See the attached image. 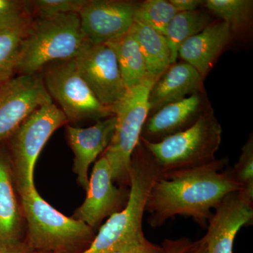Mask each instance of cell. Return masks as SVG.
I'll return each instance as SVG.
<instances>
[{
	"instance_id": "obj_1",
	"label": "cell",
	"mask_w": 253,
	"mask_h": 253,
	"mask_svg": "<svg viewBox=\"0 0 253 253\" xmlns=\"http://www.w3.org/2000/svg\"><path fill=\"white\" fill-rule=\"evenodd\" d=\"M228 163L229 158H221L201 167L161 174L148 196V224L159 227L176 216H184L206 229L222 199L240 191L231 169H224Z\"/></svg>"
},
{
	"instance_id": "obj_2",
	"label": "cell",
	"mask_w": 253,
	"mask_h": 253,
	"mask_svg": "<svg viewBox=\"0 0 253 253\" xmlns=\"http://www.w3.org/2000/svg\"><path fill=\"white\" fill-rule=\"evenodd\" d=\"M160 176L154 158L139 141L131 156L129 196L126 206L110 216L89 247L79 253H111L144 239L143 218L146 202L151 187Z\"/></svg>"
},
{
	"instance_id": "obj_3",
	"label": "cell",
	"mask_w": 253,
	"mask_h": 253,
	"mask_svg": "<svg viewBox=\"0 0 253 253\" xmlns=\"http://www.w3.org/2000/svg\"><path fill=\"white\" fill-rule=\"evenodd\" d=\"M88 44L78 14L37 18L21 42L16 71L36 74L50 63L74 60Z\"/></svg>"
},
{
	"instance_id": "obj_4",
	"label": "cell",
	"mask_w": 253,
	"mask_h": 253,
	"mask_svg": "<svg viewBox=\"0 0 253 253\" xmlns=\"http://www.w3.org/2000/svg\"><path fill=\"white\" fill-rule=\"evenodd\" d=\"M222 127L211 105L185 130L157 143L140 140L157 164L161 175L201 167L215 161Z\"/></svg>"
},
{
	"instance_id": "obj_5",
	"label": "cell",
	"mask_w": 253,
	"mask_h": 253,
	"mask_svg": "<svg viewBox=\"0 0 253 253\" xmlns=\"http://www.w3.org/2000/svg\"><path fill=\"white\" fill-rule=\"evenodd\" d=\"M28 224L26 244L32 251L73 253L89 245L94 239L92 228L76 218L56 211L42 198L36 189L21 196Z\"/></svg>"
},
{
	"instance_id": "obj_6",
	"label": "cell",
	"mask_w": 253,
	"mask_h": 253,
	"mask_svg": "<svg viewBox=\"0 0 253 253\" xmlns=\"http://www.w3.org/2000/svg\"><path fill=\"white\" fill-rule=\"evenodd\" d=\"M156 82L148 77L127 89L113 109L116 116L114 134L103 156L109 163L113 181L121 185L129 186L131 156L149 117V93Z\"/></svg>"
},
{
	"instance_id": "obj_7",
	"label": "cell",
	"mask_w": 253,
	"mask_h": 253,
	"mask_svg": "<svg viewBox=\"0 0 253 253\" xmlns=\"http://www.w3.org/2000/svg\"><path fill=\"white\" fill-rule=\"evenodd\" d=\"M67 122L62 111L51 103L37 110L11 136L15 181L21 197L36 189L34 169L38 156L50 136Z\"/></svg>"
},
{
	"instance_id": "obj_8",
	"label": "cell",
	"mask_w": 253,
	"mask_h": 253,
	"mask_svg": "<svg viewBox=\"0 0 253 253\" xmlns=\"http://www.w3.org/2000/svg\"><path fill=\"white\" fill-rule=\"evenodd\" d=\"M42 78L46 90L57 101L68 121H99L114 115L96 99L78 73L74 60L50 66Z\"/></svg>"
},
{
	"instance_id": "obj_9",
	"label": "cell",
	"mask_w": 253,
	"mask_h": 253,
	"mask_svg": "<svg viewBox=\"0 0 253 253\" xmlns=\"http://www.w3.org/2000/svg\"><path fill=\"white\" fill-rule=\"evenodd\" d=\"M51 103L39 75H21L0 85V141L12 135L37 110Z\"/></svg>"
},
{
	"instance_id": "obj_10",
	"label": "cell",
	"mask_w": 253,
	"mask_h": 253,
	"mask_svg": "<svg viewBox=\"0 0 253 253\" xmlns=\"http://www.w3.org/2000/svg\"><path fill=\"white\" fill-rule=\"evenodd\" d=\"M74 61L78 73L96 99L113 111L126 92L113 50L105 44L89 43Z\"/></svg>"
},
{
	"instance_id": "obj_11",
	"label": "cell",
	"mask_w": 253,
	"mask_h": 253,
	"mask_svg": "<svg viewBox=\"0 0 253 253\" xmlns=\"http://www.w3.org/2000/svg\"><path fill=\"white\" fill-rule=\"evenodd\" d=\"M137 4L122 0H88L78 14L86 41L104 44L129 33Z\"/></svg>"
},
{
	"instance_id": "obj_12",
	"label": "cell",
	"mask_w": 253,
	"mask_h": 253,
	"mask_svg": "<svg viewBox=\"0 0 253 253\" xmlns=\"http://www.w3.org/2000/svg\"><path fill=\"white\" fill-rule=\"evenodd\" d=\"M253 198L241 191L226 195L213 211L203 237L210 253H233L241 227L252 222Z\"/></svg>"
},
{
	"instance_id": "obj_13",
	"label": "cell",
	"mask_w": 253,
	"mask_h": 253,
	"mask_svg": "<svg viewBox=\"0 0 253 253\" xmlns=\"http://www.w3.org/2000/svg\"><path fill=\"white\" fill-rule=\"evenodd\" d=\"M86 193V199L76 211V217L93 229L105 218L126 206H123L124 194L115 185L111 167L104 156L95 163Z\"/></svg>"
},
{
	"instance_id": "obj_14",
	"label": "cell",
	"mask_w": 253,
	"mask_h": 253,
	"mask_svg": "<svg viewBox=\"0 0 253 253\" xmlns=\"http://www.w3.org/2000/svg\"><path fill=\"white\" fill-rule=\"evenodd\" d=\"M210 105L203 90L163 106L146 119L140 140L157 143L185 130L198 121Z\"/></svg>"
},
{
	"instance_id": "obj_15",
	"label": "cell",
	"mask_w": 253,
	"mask_h": 253,
	"mask_svg": "<svg viewBox=\"0 0 253 253\" xmlns=\"http://www.w3.org/2000/svg\"><path fill=\"white\" fill-rule=\"evenodd\" d=\"M116 116L99 120L94 126L86 128L67 126L68 143L73 154V172L80 185L87 191L88 169L91 163L109 146L114 134Z\"/></svg>"
},
{
	"instance_id": "obj_16",
	"label": "cell",
	"mask_w": 253,
	"mask_h": 253,
	"mask_svg": "<svg viewBox=\"0 0 253 253\" xmlns=\"http://www.w3.org/2000/svg\"><path fill=\"white\" fill-rule=\"evenodd\" d=\"M204 78L188 63L171 65L151 87L149 96V116L166 105L203 91Z\"/></svg>"
},
{
	"instance_id": "obj_17",
	"label": "cell",
	"mask_w": 253,
	"mask_h": 253,
	"mask_svg": "<svg viewBox=\"0 0 253 253\" xmlns=\"http://www.w3.org/2000/svg\"><path fill=\"white\" fill-rule=\"evenodd\" d=\"M231 35L229 24L221 20L212 21L179 46L178 56L204 78L221 50L230 41Z\"/></svg>"
},
{
	"instance_id": "obj_18",
	"label": "cell",
	"mask_w": 253,
	"mask_h": 253,
	"mask_svg": "<svg viewBox=\"0 0 253 253\" xmlns=\"http://www.w3.org/2000/svg\"><path fill=\"white\" fill-rule=\"evenodd\" d=\"M21 213L11 177V166L0 153V246L19 244Z\"/></svg>"
},
{
	"instance_id": "obj_19",
	"label": "cell",
	"mask_w": 253,
	"mask_h": 253,
	"mask_svg": "<svg viewBox=\"0 0 253 253\" xmlns=\"http://www.w3.org/2000/svg\"><path fill=\"white\" fill-rule=\"evenodd\" d=\"M129 33L139 44L146 63L148 77L157 81L171 66L170 50L164 36L134 21Z\"/></svg>"
},
{
	"instance_id": "obj_20",
	"label": "cell",
	"mask_w": 253,
	"mask_h": 253,
	"mask_svg": "<svg viewBox=\"0 0 253 253\" xmlns=\"http://www.w3.org/2000/svg\"><path fill=\"white\" fill-rule=\"evenodd\" d=\"M113 50L126 90L141 84L148 78L146 63L139 44L130 33L106 43Z\"/></svg>"
},
{
	"instance_id": "obj_21",
	"label": "cell",
	"mask_w": 253,
	"mask_h": 253,
	"mask_svg": "<svg viewBox=\"0 0 253 253\" xmlns=\"http://www.w3.org/2000/svg\"><path fill=\"white\" fill-rule=\"evenodd\" d=\"M211 22L210 13L200 9L178 12L173 17L164 35L170 50L171 65L176 62L179 46Z\"/></svg>"
},
{
	"instance_id": "obj_22",
	"label": "cell",
	"mask_w": 253,
	"mask_h": 253,
	"mask_svg": "<svg viewBox=\"0 0 253 253\" xmlns=\"http://www.w3.org/2000/svg\"><path fill=\"white\" fill-rule=\"evenodd\" d=\"M204 5L208 11L238 31L249 24L252 19V0H207Z\"/></svg>"
},
{
	"instance_id": "obj_23",
	"label": "cell",
	"mask_w": 253,
	"mask_h": 253,
	"mask_svg": "<svg viewBox=\"0 0 253 253\" xmlns=\"http://www.w3.org/2000/svg\"><path fill=\"white\" fill-rule=\"evenodd\" d=\"M179 11L166 0H146L138 2L134 21H137L164 36L168 25Z\"/></svg>"
},
{
	"instance_id": "obj_24",
	"label": "cell",
	"mask_w": 253,
	"mask_h": 253,
	"mask_svg": "<svg viewBox=\"0 0 253 253\" xmlns=\"http://www.w3.org/2000/svg\"><path fill=\"white\" fill-rule=\"evenodd\" d=\"M26 32L0 31V85L16 71L20 48Z\"/></svg>"
},
{
	"instance_id": "obj_25",
	"label": "cell",
	"mask_w": 253,
	"mask_h": 253,
	"mask_svg": "<svg viewBox=\"0 0 253 253\" xmlns=\"http://www.w3.org/2000/svg\"><path fill=\"white\" fill-rule=\"evenodd\" d=\"M33 21L28 1L0 0V31L26 33Z\"/></svg>"
},
{
	"instance_id": "obj_26",
	"label": "cell",
	"mask_w": 253,
	"mask_h": 253,
	"mask_svg": "<svg viewBox=\"0 0 253 253\" xmlns=\"http://www.w3.org/2000/svg\"><path fill=\"white\" fill-rule=\"evenodd\" d=\"M240 186V191L253 198V138L250 136L243 146L241 154L234 167L231 169Z\"/></svg>"
},
{
	"instance_id": "obj_27",
	"label": "cell",
	"mask_w": 253,
	"mask_h": 253,
	"mask_svg": "<svg viewBox=\"0 0 253 253\" xmlns=\"http://www.w3.org/2000/svg\"><path fill=\"white\" fill-rule=\"evenodd\" d=\"M88 0H36L28 1L32 14L38 18L75 13L79 14Z\"/></svg>"
},
{
	"instance_id": "obj_28",
	"label": "cell",
	"mask_w": 253,
	"mask_h": 253,
	"mask_svg": "<svg viewBox=\"0 0 253 253\" xmlns=\"http://www.w3.org/2000/svg\"><path fill=\"white\" fill-rule=\"evenodd\" d=\"M162 246L166 253H210L203 238L196 241H191L186 238L166 239Z\"/></svg>"
},
{
	"instance_id": "obj_29",
	"label": "cell",
	"mask_w": 253,
	"mask_h": 253,
	"mask_svg": "<svg viewBox=\"0 0 253 253\" xmlns=\"http://www.w3.org/2000/svg\"><path fill=\"white\" fill-rule=\"evenodd\" d=\"M111 253H166L163 246L151 242L146 238L126 245Z\"/></svg>"
},
{
	"instance_id": "obj_30",
	"label": "cell",
	"mask_w": 253,
	"mask_h": 253,
	"mask_svg": "<svg viewBox=\"0 0 253 253\" xmlns=\"http://www.w3.org/2000/svg\"><path fill=\"white\" fill-rule=\"evenodd\" d=\"M169 1L179 12L194 11L204 4V1L201 0H169Z\"/></svg>"
},
{
	"instance_id": "obj_31",
	"label": "cell",
	"mask_w": 253,
	"mask_h": 253,
	"mask_svg": "<svg viewBox=\"0 0 253 253\" xmlns=\"http://www.w3.org/2000/svg\"><path fill=\"white\" fill-rule=\"evenodd\" d=\"M31 251L26 243L0 246V253H29Z\"/></svg>"
}]
</instances>
